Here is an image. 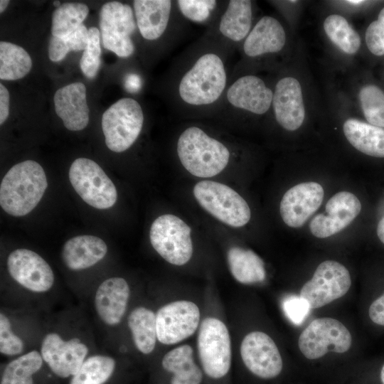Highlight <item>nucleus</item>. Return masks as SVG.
<instances>
[{"label":"nucleus","mask_w":384,"mask_h":384,"mask_svg":"<svg viewBox=\"0 0 384 384\" xmlns=\"http://www.w3.org/2000/svg\"><path fill=\"white\" fill-rule=\"evenodd\" d=\"M47 186L45 171L38 162L27 160L18 163L1 182V207L11 215L23 216L38 204Z\"/></svg>","instance_id":"obj_5"},{"label":"nucleus","mask_w":384,"mask_h":384,"mask_svg":"<svg viewBox=\"0 0 384 384\" xmlns=\"http://www.w3.org/2000/svg\"><path fill=\"white\" fill-rule=\"evenodd\" d=\"M351 285L347 268L338 262L326 260L318 265L311 279L303 285L300 297L310 309H317L342 297Z\"/></svg>","instance_id":"obj_14"},{"label":"nucleus","mask_w":384,"mask_h":384,"mask_svg":"<svg viewBox=\"0 0 384 384\" xmlns=\"http://www.w3.org/2000/svg\"><path fill=\"white\" fill-rule=\"evenodd\" d=\"M55 112L68 130L80 131L89 122L86 87L74 82L58 89L53 97Z\"/></svg>","instance_id":"obj_24"},{"label":"nucleus","mask_w":384,"mask_h":384,"mask_svg":"<svg viewBox=\"0 0 384 384\" xmlns=\"http://www.w3.org/2000/svg\"><path fill=\"white\" fill-rule=\"evenodd\" d=\"M352 337L339 321L329 317L316 319L302 332L298 346L308 359L319 358L329 351L342 353L351 346Z\"/></svg>","instance_id":"obj_13"},{"label":"nucleus","mask_w":384,"mask_h":384,"mask_svg":"<svg viewBox=\"0 0 384 384\" xmlns=\"http://www.w3.org/2000/svg\"><path fill=\"white\" fill-rule=\"evenodd\" d=\"M358 100L367 122L384 129V91L375 84H366L358 90Z\"/></svg>","instance_id":"obj_36"},{"label":"nucleus","mask_w":384,"mask_h":384,"mask_svg":"<svg viewBox=\"0 0 384 384\" xmlns=\"http://www.w3.org/2000/svg\"><path fill=\"white\" fill-rule=\"evenodd\" d=\"M365 42L372 54L384 55V6L379 11L377 19L370 22L366 28Z\"/></svg>","instance_id":"obj_40"},{"label":"nucleus","mask_w":384,"mask_h":384,"mask_svg":"<svg viewBox=\"0 0 384 384\" xmlns=\"http://www.w3.org/2000/svg\"><path fill=\"white\" fill-rule=\"evenodd\" d=\"M254 1L228 0L215 22L206 33L235 50L250 32L254 22Z\"/></svg>","instance_id":"obj_17"},{"label":"nucleus","mask_w":384,"mask_h":384,"mask_svg":"<svg viewBox=\"0 0 384 384\" xmlns=\"http://www.w3.org/2000/svg\"><path fill=\"white\" fill-rule=\"evenodd\" d=\"M175 150L182 166L191 175L203 178L225 170L233 155L226 142L198 122H191L179 132Z\"/></svg>","instance_id":"obj_2"},{"label":"nucleus","mask_w":384,"mask_h":384,"mask_svg":"<svg viewBox=\"0 0 384 384\" xmlns=\"http://www.w3.org/2000/svg\"><path fill=\"white\" fill-rule=\"evenodd\" d=\"M89 349L78 338L63 339L50 332L42 340L40 353L50 369L60 378L73 376L87 358Z\"/></svg>","instance_id":"obj_18"},{"label":"nucleus","mask_w":384,"mask_h":384,"mask_svg":"<svg viewBox=\"0 0 384 384\" xmlns=\"http://www.w3.org/2000/svg\"><path fill=\"white\" fill-rule=\"evenodd\" d=\"M190 226L173 214L159 216L152 223L149 239L153 248L166 261L181 266L186 264L193 255Z\"/></svg>","instance_id":"obj_8"},{"label":"nucleus","mask_w":384,"mask_h":384,"mask_svg":"<svg viewBox=\"0 0 384 384\" xmlns=\"http://www.w3.org/2000/svg\"><path fill=\"white\" fill-rule=\"evenodd\" d=\"M31 68V58L26 50L9 42H0L1 80L21 79L29 73Z\"/></svg>","instance_id":"obj_31"},{"label":"nucleus","mask_w":384,"mask_h":384,"mask_svg":"<svg viewBox=\"0 0 384 384\" xmlns=\"http://www.w3.org/2000/svg\"><path fill=\"white\" fill-rule=\"evenodd\" d=\"M361 203L353 193L340 191L326 203L325 213L315 215L309 223L312 235L325 238L348 226L360 213Z\"/></svg>","instance_id":"obj_21"},{"label":"nucleus","mask_w":384,"mask_h":384,"mask_svg":"<svg viewBox=\"0 0 384 384\" xmlns=\"http://www.w3.org/2000/svg\"><path fill=\"white\" fill-rule=\"evenodd\" d=\"M343 132L350 144L368 156L384 158V129L354 117L347 118Z\"/></svg>","instance_id":"obj_26"},{"label":"nucleus","mask_w":384,"mask_h":384,"mask_svg":"<svg viewBox=\"0 0 384 384\" xmlns=\"http://www.w3.org/2000/svg\"><path fill=\"white\" fill-rule=\"evenodd\" d=\"M323 28L329 41L341 53L353 55L359 51L361 36L343 16L329 14L324 20Z\"/></svg>","instance_id":"obj_30"},{"label":"nucleus","mask_w":384,"mask_h":384,"mask_svg":"<svg viewBox=\"0 0 384 384\" xmlns=\"http://www.w3.org/2000/svg\"><path fill=\"white\" fill-rule=\"evenodd\" d=\"M198 351L205 373L212 378H221L231 365V342L228 329L220 320L208 317L199 329Z\"/></svg>","instance_id":"obj_11"},{"label":"nucleus","mask_w":384,"mask_h":384,"mask_svg":"<svg viewBox=\"0 0 384 384\" xmlns=\"http://www.w3.org/2000/svg\"><path fill=\"white\" fill-rule=\"evenodd\" d=\"M127 324L138 351L144 354L151 353L157 339L154 312L146 307L138 306L130 312Z\"/></svg>","instance_id":"obj_29"},{"label":"nucleus","mask_w":384,"mask_h":384,"mask_svg":"<svg viewBox=\"0 0 384 384\" xmlns=\"http://www.w3.org/2000/svg\"><path fill=\"white\" fill-rule=\"evenodd\" d=\"M306 107L301 81L294 75L282 73L273 82L270 114L288 132L299 129L306 119Z\"/></svg>","instance_id":"obj_15"},{"label":"nucleus","mask_w":384,"mask_h":384,"mask_svg":"<svg viewBox=\"0 0 384 384\" xmlns=\"http://www.w3.org/2000/svg\"><path fill=\"white\" fill-rule=\"evenodd\" d=\"M130 288L122 277H114L103 281L95 294L97 314L109 326L119 324L127 310Z\"/></svg>","instance_id":"obj_23"},{"label":"nucleus","mask_w":384,"mask_h":384,"mask_svg":"<svg viewBox=\"0 0 384 384\" xmlns=\"http://www.w3.org/2000/svg\"><path fill=\"white\" fill-rule=\"evenodd\" d=\"M100 31L96 27L88 29V41L80 59V68L88 78H94L100 65L101 48Z\"/></svg>","instance_id":"obj_38"},{"label":"nucleus","mask_w":384,"mask_h":384,"mask_svg":"<svg viewBox=\"0 0 384 384\" xmlns=\"http://www.w3.org/2000/svg\"><path fill=\"white\" fill-rule=\"evenodd\" d=\"M368 316L373 324L384 328V290L376 295L369 304Z\"/></svg>","instance_id":"obj_42"},{"label":"nucleus","mask_w":384,"mask_h":384,"mask_svg":"<svg viewBox=\"0 0 384 384\" xmlns=\"http://www.w3.org/2000/svg\"><path fill=\"white\" fill-rule=\"evenodd\" d=\"M124 86L128 92L137 93L142 86V78L135 73H129L124 78Z\"/></svg>","instance_id":"obj_44"},{"label":"nucleus","mask_w":384,"mask_h":384,"mask_svg":"<svg viewBox=\"0 0 384 384\" xmlns=\"http://www.w3.org/2000/svg\"><path fill=\"white\" fill-rule=\"evenodd\" d=\"M9 114V93L6 87L0 84V124H3Z\"/></svg>","instance_id":"obj_43"},{"label":"nucleus","mask_w":384,"mask_h":384,"mask_svg":"<svg viewBox=\"0 0 384 384\" xmlns=\"http://www.w3.org/2000/svg\"><path fill=\"white\" fill-rule=\"evenodd\" d=\"M88 41V29L81 24L74 32L64 37L52 36L48 46V57L53 62L62 60L69 51L85 50Z\"/></svg>","instance_id":"obj_37"},{"label":"nucleus","mask_w":384,"mask_h":384,"mask_svg":"<svg viewBox=\"0 0 384 384\" xmlns=\"http://www.w3.org/2000/svg\"><path fill=\"white\" fill-rule=\"evenodd\" d=\"M40 352L31 351L10 361L5 367L1 384H33V375L43 365Z\"/></svg>","instance_id":"obj_33"},{"label":"nucleus","mask_w":384,"mask_h":384,"mask_svg":"<svg viewBox=\"0 0 384 384\" xmlns=\"http://www.w3.org/2000/svg\"><path fill=\"white\" fill-rule=\"evenodd\" d=\"M226 1L176 0L181 16L193 23L210 28L221 14Z\"/></svg>","instance_id":"obj_32"},{"label":"nucleus","mask_w":384,"mask_h":384,"mask_svg":"<svg viewBox=\"0 0 384 384\" xmlns=\"http://www.w3.org/2000/svg\"><path fill=\"white\" fill-rule=\"evenodd\" d=\"M69 179L77 193L92 207L107 209L117 201L114 184L103 169L91 159H75L69 170Z\"/></svg>","instance_id":"obj_12"},{"label":"nucleus","mask_w":384,"mask_h":384,"mask_svg":"<svg viewBox=\"0 0 384 384\" xmlns=\"http://www.w3.org/2000/svg\"><path fill=\"white\" fill-rule=\"evenodd\" d=\"M376 231L379 240L384 244V216L378 222Z\"/></svg>","instance_id":"obj_45"},{"label":"nucleus","mask_w":384,"mask_h":384,"mask_svg":"<svg viewBox=\"0 0 384 384\" xmlns=\"http://www.w3.org/2000/svg\"><path fill=\"white\" fill-rule=\"evenodd\" d=\"M24 343L12 330L9 317L3 312L0 314V352L1 354L14 356L21 354L24 350Z\"/></svg>","instance_id":"obj_39"},{"label":"nucleus","mask_w":384,"mask_h":384,"mask_svg":"<svg viewBox=\"0 0 384 384\" xmlns=\"http://www.w3.org/2000/svg\"><path fill=\"white\" fill-rule=\"evenodd\" d=\"M9 1L8 0H1L0 1V12L2 13L5 11L6 7L8 6L9 4Z\"/></svg>","instance_id":"obj_47"},{"label":"nucleus","mask_w":384,"mask_h":384,"mask_svg":"<svg viewBox=\"0 0 384 384\" xmlns=\"http://www.w3.org/2000/svg\"><path fill=\"white\" fill-rule=\"evenodd\" d=\"M273 98V82L257 74L242 75L230 82L210 118L229 122L267 115Z\"/></svg>","instance_id":"obj_3"},{"label":"nucleus","mask_w":384,"mask_h":384,"mask_svg":"<svg viewBox=\"0 0 384 384\" xmlns=\"http://www.w3.org/2000/svg\"><path fill=\"white\" fill-rule=\"evenodd\" d=\"M227 259L230 272L238 282L247 284L265 280V263L252 250L232 247L228 251Z\"/></svg>","instance_id":"obj_28"},{"label":"nucleus","mask_w":384,"mask_h":384,"mask_svg":"<svg viewBox=\"0 0 384 384\" xmlns=\"http://www.w3.org/2000/svg\"><path fill=\"white\" fill-rule=\"evenodd\" d=\"M200 321V310L192 302L179 300L161 306L156 314L157 340L166 345L192 336Z\"/></svg>","instance_id":"obj_16"},{"label":"nucleus","mask_w":384,"mask_h":384,"mask_svg":"<svg viewBox=\"0 0 384 384\" xmlns=\"http://www.w3.org/2000/svg\"><path fill=\"white\" fill-rule=\"evenodd\" d=\"M287 43V34L282 23L273 16L260 17L240 48L241 58L232 68L230 81L270 67L284 52Z\"/></svg>","instance_id":"obj_4"},{"label":"nucleus","mask_w":384,"mask_h":384,"mask_svg":"<svg viewBox=\"0 0 384 384\" xmlns=\"http://www.w3.org/2000/svg\"><path fill=\"white\" fill-rule=\"evenodd\" d=\"M89 9L81 3H65L57 8L52 16L53 36L64 37L74 32L87 16Z\"/></svg>","instance_id":"obj_35"},{"label":"nucleus","mask_w":384,"mask_h":384,"mask_svg":"<svg viewBox=\"0 0 384 384\" xmlns=\"http://www.w3.org/2000/svg\"><path fill=\"white\" fill-rule=\"evenodd\" d=\"M100 28L105 48L120 58L135 52L132 35L137 29L133 9L119 1L105 3L100 12Z\"/></svg>","instance_id":"obj_10"},{"label":"nucleus","mask_w":384,"mask_h":384,"mask_svg":"<svg viewBox=\"0 0 384 384\" xmlns=\"http://www.w3.org/2000/svg\"><path fill=\"white\" fill-rule=\"evenodd\" d=\"M342 2H344L346 4L351 5V6H359V5L363 4L366 1H362V0H348V1H343Z\"/></svg>","instance_id":"obj_46"},{"label":"nucleus","mask_w":384,"mask_h":384,"mask_svg":"<svg viewBox=\"0 0 384 384\" xmlns=\"http://www.w3.org/2000/svg\"><path fill=\"white\" fill-rule=\"evenodd\" d=\"M163 368L173 374L171 384H201V370L193 357V348L182 345L167 352L162 358Z\"/></svg>","instance_id":"obj_27"},{"label":"nucleus","mask_w":384,"mask_h":384,"mask_svg":"<svg viewBox=\"0 0 384 384\" xmlns=\"http://www.w3.org/2000/svg\"><path fill=\"white\" fill-rule=\"evenodd\" d=\"M115 365L111 356H91L85 360L70 384H104L113 373Z\"/></svg>","instance_id":"obj_34"},{"label":"nucleus","mask_w":384,"mask_h":384,"mask_svg":"<svg viewBox=\"0 0 384 384\" xmlns=\"http://www.w3.org/2000/svg\"><path fill=\"white\" fill-rule=\"evenodd\" d=\"M53 6L58 8L60 6V2L59 1H53Z\"/></svg>","instance_id":"obj_48"},{"label":"nucleus","mask_w":384,"mask_h":384,"mask_svg":"<svg viewBox=\"0 0 384 384\" xmlns=\"http://www.w3.org/2000/svg\"><path fill=\"white\" fill-rule=\"evenodd\" d=\"M240 355L247 368L261 378H274L282 370L278 348L264 332L256 331L247 334L241 343Z\"/></svg>","instance_id":"obj_20"},{"label":"nucleus","mask_w":384,"mask_h":384,"mask_svg":"<svg viewBox=\"0 0 384 384\" xmlns=\"http://www.w3.org/2000/svg\"><path fill=\"white\" fill-rule=\"evenodd\" d=\"M133 10L137 29L147 41H156L169 33L180 38L186 21L176 1L134 0Z\"/></svg>","instance_id":"obj_9"},{"label":"nucleus","mask_w":384,"mask_h":384,"mask_svg":"<svg viewBox=\"0 0 384 384\" xmlns=\"http://www.w3.org/2000/svg\"><path fill=\"white\" fill-rule=\"evenodd\" d=\"M282 308L287 317L297 325L303 322L310 309L309 304L300 296H290L285 298Z\"/></svg>","instance_id":"obj_41"},{"label":"nucleus","mask_w":384,"mask_h":384,"mask_svg":"<svg viewBox=\"0 0 384 384\" xmlns=\"http://www.w3.org/2000/svg\"><path fill=\"white\" fill-rule=\"evenodd\" d=\"M107 252L106 243L93 235H78L64 244L61 257L64 264L72 270L87 269L102 260Z\"/></svg>","instance_id":"obj_25"},{"label":"nucleus","mask_w":384,"mask_h":384,"mask_svg":"<svg viewBox=\"0 0 384 384\" xmlns=\"http://www.w3.org/2000/svg\"><path fill=\"white\" fill-rule=\"evenodd\" d=\"M234 50L205 33L174 60L169 95L174 112L189 118H210L230 84Z\"/></svg>","instance_id":"obj_1"},{"label":"nucleus","mask_w":384,"mask_h":384,"mask_svg":"<svg viewBox=\"0 0 384 384\" xmlns=\"http://www.w3.org/2000/svg\"><path fill=\"white\" fill-rule=\"evenodd\" d=\"M193 194L205 210L227 225L240 228L250 220L251 211L246 201L225 184L201 181L194 186Z\"/></svg>","instance_id":"obj_6"},{"label":"nucleus","mask_w":384,"mask_h":384,"mask_svg":"<svg viewBox=\"0 0 384 384\" xmlns=\"http://www.w3.org/2000/svg\"><path fill=\"white\" fill-rule=\"evenodd\" d=\"M324 196L322 186L314 181L301 183L289 188L279 205L284 223L291 228L302 227L320 207Z\"/></svg>","instance_id":"obj_22"},{"label":"nucleus","mask_w":384,"mask_h":384,"mask_svg":"<svg viewBox=\"0 0 384 384\" xmlns=\"http://www.w3.org/2000/svg\"><path fill=\"white\" fill-rule=\"evenodd\" d=\"M144 122V111L136 100L119 99L102 114V129L107 146L117 153L127 150L139 137Z\"/></svg>","instance_id":"obj_7"},{"label":"nucleus","mask_w":384,"mask_h":384,"mask_svg":"<svg viewBox=\"0 0 384 384\" xmlns=\"http://www.w3.org/2000/svg\"><path fill=\"white\" fill-rule=\"evenodd\" d=\"M7 270L17 283L33 292H48L54 283L50 266L41 256L28 249L11 252L7 258Z\"/></svg>","instance_id":"obj_19"}]
</instances>
